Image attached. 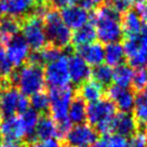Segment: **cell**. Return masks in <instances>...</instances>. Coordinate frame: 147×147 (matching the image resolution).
<instances>
[{
    "label": "cell",
    "mask_w": 147,
    "mask_h": 147,
    "mask_svg": "<svg viewBox=\"0 0 147 147\" xmlns=\"http://www.w3.org/2000/svg\"><path fill=\"white\" fill-rule=\"evenodd\" d=\"M92 24L95 28L96 38L106 45L119 42L123 35L121 26V14L107 5H101L92 16Z\"/></svg>",
    "instance_id": "6da1fadb"
},
{
    "label": "cell",
    "mask_w": 147,
    "mask_h": 147,
    "mask_svg": "<svg viewBox=\"0 0 147 147\" xmlns=\"http://www.w3.org/2000/svg\"><path fill=\"white\" fill-rule=\"evenodd\" d=\"M11 79L16 84L20 92L25 96H32L39 92H42L46 86L42 66L34 63L23 65L11 76Z\"/></svg>",
    "instance_id": "7a4b0ae2"
},
{
    "label": "cell",
    "mask_w": 147,
    "mask_h": 147,
    "mask_svg": "<svg viewBox=\"0 0 147 147\" xmlns=\"http://www.w3.org/2000/svg\"><path fill=\"white\" fill-rule=\"evenodd\" d=\"M116 115L117 108L108 98L100 100L87 106V120L103 135L113 132V123Z\"/></svg>",
    "instance_id": "3957f363"
},
{
    "label": "cell",
    "mask_w": 147,
    "mask_h": 147,
    "mask_svg": "<svg viewBox=\"0 0 147 147\" xmlns=\"http://www.w3.org/2000/svg\"><path fill=\"white\" fill-rule=\"evenodd\" d=\"M43 25L46 30L47 40L51 42V46L63 49L69 46L71 42L73 34L63 20L61 14L55 9H49L43 16Z\"/></svg>",
    "instance_id": "277c9868"
},
{
    "label": "cell",
    "mask_w": 147,
    "mask_h": 147,
    "mask_svg": "<svg viewBox=\"0 0 147 147\" xmlns=\"http://www.w3.org/2000/svg\"><path fill=\"white\" fill-rule=\"evenodd\" d=\"M49 109L51 111V118L56 123L68 119L69 106L74 100V89L70 86L63 88L50 89L49 92Z\"/></svg>",
    "instance_id": "5b68a950"
},
{
    "label": "cell",
    "mask_w": 147,
    "mask_h": 147,
    "mask_svg": "<svg viewBox=\"0 0 147 147\" xmlns=\"http://www.w3.org/2000/svg\"><path fill=\"white\" fill-rule=\"evenodd\" d=\"M23 38L32 50L40 51L47 45V36L43 20L36 14H30L25 18L21 26Z\"/></svg>",
    "instance_id": "8992f818"
},
{
    "label": "cell",
    "mask_w": 147,
    "mask_h": 147,
    "mask_svg": "<svg viewBox=\"0 0 147 147\" xmlns=\"http://www.w3.org/2000/svg\"><path fill=\"white\" fill-rule=\"evenodd\" d=\"M43 73L45 81L50 89L69 86L70 78L68 73V57L65 54H62L57 60L47 64Z\"/></svg>",
    "instance_id": "52a82bcc"
},
{
    "label": "cell",
    "mask_w": 147,
    "mask_h": 147,
    "mask_svg": "<svg viewBox=\"0 0 147 147\" xmlns=\"http://www.w3.org/2000/svg\"><path fill=\"white\" fill-rule=\"evenodd\" d=\"M30 108V103L27 96H25L18 89L9 88L2 94L1 100V114L3 117H11L16 114H23Z\"/></svg>",
    "instance_id": "ba28073f"
},
{
    "label": "cell",
    "mask_w": 147,
    "mask_h": 147,
    "mask_svg": "<svg viewBox=\"0 0 147 147\" xmlns=\"http://www.w3.org/2000/svg\"><path fill=\"white\" fill-rule=\"evenodd\" d=\"M122 46L132 68H147V42L143 41L138 35L127 38Z\"/></svg>",
    "instance_id": "9c48e42d"
},
{
    "label": "cell",
    "mask_w": 147,
    "mask_h": 147,
    "mask_svg": "<svg viewBox=\"0 0 147 147\" xmlns=\"http://www.w3.org/2000/svg\"><path fill=\"white\" fill-rule=\"evenodd\" d=\"M65 138L70 147H89L96 142L97 133L90 124L81 123L70 129Z\"/></svg>",
    "instance_id": "30bf717a"
},
{
    "label": "cell",
    "mask_w": 147,
    "mask_h": 147,
    "mask_svg": "<svg viewBox=\"0 0 147 147\" xmlns=\"http://www.w3.org/2000/svg\"><path fill=\"white\" fill-rule=\"evenodd\" d=\"M29 50L30 48L28 47L25 39L22 36L18 35L7 42L5 53L12 66L21 67L29 59V55H30Z\"/></svg>",
    "instance_id": "8fae6325"
},
{
    "label": "cell",
    "mask_w": 147,
    "mask_h": 147,
    "mask_svg": "<svg viewBox=\"0 0 147 147\" xmlns=\"http://www.w3.org/2000/svg\"><path fill=\"white\" fill-rule=\"evenodd\" d=\"M108 100L114 103L116 108L120 110V113H130L133 110L135 103V95L133 91L130 89H124L117 86H110L107 90Z\"/></svg>",
    "instance_id": "7c38bea8"
},
{
    "label": "cell",
    "mask_w": 147,
    "mask_h": 147,
    "mask_svg": "<svg viewBox=\"0 0 147 147\" xmlns=\"http://www.w3.org/2000/svg\"><path fill=\"white\" fill-rule=\"evenodd\" d=\"M60 14L65 25L69 29H75V30L88 24L90 20V15L87 10L82 9L80 5H76L64 8Z\"/></svg>",
    "instance_id": "4fadbf2b"
},
{
    "label": "cell",
    "mask_w": 147,
    "mask_h": 147,
    "mask_svg": "<svg viewBox=\"0 0 147 147\" xmlns=\"http://www.w3.org/2000/svg\"><path fill=\"white\" fill-rule=\"evenodd\" d=\"M68 73L70 81L75 84H82L91 77L92 70L90 66L76 54L68 57Z\"/></svg>",
    "instance_id": "5bb4252c"
},
{
    "label": "cell",
    "mask_w": 147,
    "mask_h": 147,
    "mask_svg": "<svg viewBox=\"0 0 147 147\" xmlns=\"http://www.w3.org/2000/svg\"><path fill=\"white\" fill-rule=\"evenodd\" d=\"M78 55L89 66L96 67L105 61V49L100 42H92L87 46L77 48Z\"/></svg>",
    "instance_id": "9a60e30c"
},
{
    "label": "cell",
    "mask_w": 147,
    "mask_h": 147,
    "mask_svg": "<svg viewBox=\"0 0 147 147\" xmlns=\"http://www.w3.org/2000/svg\"><path fill=\"white\" fill-rule=\"evenodd\" d=\"M35 5V0H0L2 12L14 18L26 16Z\"/></svg>",
    "instance_id": "2e32d148"
},
{
    "label": "cell",
    "mask_w": 147,
    "mask_h": 147,
    "mask_svg": "<svg viewBox=\"0 0 147 147\" xmlns=\"http://www.w3.org/2000/svg\"><path fill=\"white\" fill-rule=\"evenodd\" d=\"M0 127H1V133L8 141L18 142L26 136L18 116L5 117L3 120L0 122Z\"/></svg>",
    "instance_id": "e0dca14e"
},
{
    "label": "cell",
    "mask_w": 147,
    "mask_h": 147,
    "mask_svg": "<svg viewBox=\"0 0 147 147\" xmlns=\"http://www.w3.org/2000/svg\"><path fill=\"white\" fill-rule=\"evenodd\" d=\"M136 129L138 123L130 113H119L116 115L113 123V131L115 133L124 138H132L136 133Z\"/></svg>",
    "instance_id": "ac0fdd59"
},
{
    "label": "cell",
    "mask_w": 147,
    "mask_h": 147,
    "mask_svg": "<svg viewBox=\"0 0 147 147\" xmlns=\"http://www.w3.org/2000/svg\"><path fill=\"white\" fill-rule=\"evenodd\" d=\"M55 138H59V132H57L56 122L51 117H48V116L41 117L39 119V121H38L36 130L34 132L32 143L36 142V141L55 140Z\"/></svg>",
    "instance_id": "d6986e66"
},
{
    "label": "cell",
    "mask_w": 147,
    "mask_h": 147,
    "mask_svg": "<svg viewBox=\"0 0 147 147\" xmlns=\"http://www.w3.org/2000/svg\"><path fill=\"white\" fill-rule=\"evenodd\" d=\"M142 22L140 14L135 10H129L124 13L123 18H121V26L127 38L138 36L143 27Z\"/></svg>",
    "instance_id": "ffe728a7"
},
{
    "label": "cell",
    "mask_w": 147,
    "mask_h": 147,
    "mask_svg": "<svg viewBox=\"0 0 147 147\" xmlns=\"http://www.w3.org/2000/svg\"><path fill=\"white\" fill-rule=\"evenodd\" d=\"M79 94L83 101L91 104L102 100V96L104 94V89L103 86H101L95 80H88L81 84Z\"/></svg>",
    "instance_id": "44dd1931"
},
{
    "label": "cell",
    "mask_w": 147,
    "mask_h": 147,
    "mask_svg": "<svg viewBox=\"0 0 147 147\" xmlns=\"http://www.w3.org/2000/svg\"><path fill=\"white\" fill-rule=\"evenodd\" d=\"M21 29V23L18 18L5 16L0 18V40L1 42H8L12 38L18 35Z\"/></svg>",
    "instance_id": "7402d4cb"
},
{
    "label": "cell",
    "mask_w": 147,
    "mask_h": 147,
    "mask_svg": "<svg viewBox=\"0 0 147 147\" xmlns=\"http://www.w3.org/2000/svg\"><path fill=\"white\" fill-rule=\"evenodd\" d=\"M95 39H96L95 28L93 26V24L90 23L86 24L82 27L76 29L73 37H71V41L74 42L76 48L87 46L89 43L94 42Z\"/></svg>",
    "instance_id": "603a6c76"
},
{
    "label": "cell",
    "mask_w": 147,
    "mask_h": 147,
    "mask_svg": "<svg viewBox=\"0 0 147 147\" xmlns=\"http://www.w3.org/2000/svg\"><path fill=\"white\" fill-rule=\"evenodd\" d=\"M125 59L123 46L120 42H113L105 48V62L109 67L122 65Z\"/></svg>",
    "instance_id": "cb8c5ba5"
},
{
    "label": "cell",
    "mask_w": 147,
    "mask_h": 147,
    "mask_svg": "<svg viewBox=\"0 0 147 147\" xmlns=\"http://www.w3.org/2000/svg\"><path fill=\"white\" fill-rule=\"evenodd\" d=\"M134 70L130 65H119L115 67L113 73V81L117 87L129 89L132 84Z\"/></svg>",
    "instance_id": "d4e9b609"
},
{
    "label": "cell",
    "mask_w": 147,
    "mask_h": 147,
    "mask_svg": "<svg viewBox=\"0 0 147 147\" xmlns=\"http://www.w3.org/2000/svg\"><path fill=\"white\" fill-rule=\"evenodd\" d=\"M68 119L76 124H81L87 120V104L80 96L74 97L69 106Z\"/></svg>",
    "instance_id": "484cf974"
},
{
    "label": "cell",
    "mask_w": 147,
    "mask_h": 147,
    "mask_svg": "<svg viewBox=\"0 0 147 147\" xmlns=\"http://www.w3.org/2000/svg\"><path fill=\"white\" fill-rule=\"evenodd\" d=\"M18 117H20V120L22 122V125H23L24 132H25L26 138H28L29 142H32L34 132L36 130L38 121L40 119L39 113H37L36 110H34L32 108H29L26 111H24L23 114H21Z\"/></svg>",
    "instance_id": "4316f807"
},
{
    "label": "cell",
    "mask_w": 147,
    "mask_h": 147,
    "mask_svg": "<svg viewBox=\"0 0 147 147\" xmlns=\"http://www.w3.org/2000/svg\"><path fill=\"white\" fill-rule=\"evenodd\" d=\"M134 119L138 125L143 128H147V94L140 93L135 96L134 103Z\"/></svg>",
    "instance_id": "83f0119b"
},
{
    "label": "cell",
    "mask_w": 147,
    "mask_h": 147,
    "mask_svg": "<svg viewBox=\"0 0 147 147\" xmlns=\"http://www.w3.org/2000/svg\"><path fill=\"white\" fill-rule=\"evenodd\" d=\"M113 73H114V69L111 67H109L108 65L102 64L96 66L91 75H93V78L96 82L104 87V86H108L113 81Z\"/></svg>",
    "instance_id": "f1b7e54d"
},
{
    "label": "cell",
    "mask_w": 147,
    "mask_h": 147,
    "mask_svg": "<svg viewBox=\"0 0 147 147\" xmlns=\"http://www.w3.org/2000/svg\"><path fill=\"white\" fill-rule=\"evenodd\" d=\"M12 68L13 66L8 60L3 46L0 43V81L5 82L12 76Z\"/></svg>",
    "instance_id": "f546056e"
},
{
    "label": "cell",
    "mask_w": 147,
    "mask_h": 147,
    "mask_svg": "<svg viewBox=\"0 0 147 147\" xmlns=\"http://www.w3.org/2000/svg\"><path fill=\"white\" fill-rule=\"evenodd\" d=\"M30 106L34 110H36L37 113H43L49 108V95L45 92H39L35 95H32L30 98Z\"/></svg>",
    "instance_id": "4dcf8cb0"
},
{
    "label": "cell",
    "mask_w": 147,
    "mask_h": 147,
    "mask_svg": "<svg viewBox=\"0 0 147 147\" xmlns=\"http://www.w3.org/2000/svg\"><path fill=\"white\" fill-rule=\"evenodd\" d=\"M147 84V69L146 68H138L133 74L132 79V87L136 92H142L145 90Z\"/></svg>",
    "instance_id": "1f68e13d"
},
{
    "label": "cell",
    "mask_w": 147,
    "mask_h": 147,
    "mask_svg": "<svg viewBox=\"0 0 147 147\" xmlns=\"http://www.w3.org/2000/svg\"><path fill=\"white\" fill-rule=\"evenodd\" d=\"M106 147H128V140L117 133L107 134L103 136Z\"/></svg>",
    "instance_id": "d6a6232c"
},
{
    "label": "cell",
    "mask_w": 147,
    "mask_h": 147,
    "mask_svg": "<svg viewBox=\"0 0 147 147\" xmlns=\"http://www.w3.org/2000/svg\"><path fill=\"white\" fill-rule=\"evenodd\" d=\"M107 5L119 14L125 13L132 5V0H107Z\"/></svg>",
    "instance_id": "836d02e7"
},
{
    "label": "cell",
    "mask_w": 147,
    "mask_h": 147,
    "mask_svg": "<svg viewBox=\"0 0 147 147\" xmlns=\"http://www.w3.org/2000/svg\"><path fill=\"white\" fill-rule=\"evenodd\" d=\"M128 147H147V135L144 131L136 132L128 143Z\"/></svg>",
    "instance_id": "e575fe53"
},
{
    "label": "cell",
    "mask_w": 147,
    "mask_h": 147,
    "mask_svg": "<svg viewBox=\"0 0 147 147\" xmlns=\"http://www.w3.org/2000/svg\"><path fill=\"white\" fill-rule=\"evenodd\" d=\"M48 1V5H52L53 8H67L69 5H75L78 0H47Z\"/></svg>",
    "instance_id": "d590c367"
},
{
    "label": "cell",
    "mask_w": 147,
    "mask_h": 147,
    "mask_svg": "<svg viewBox=\"0 0 147 147\" xmlns=\"http://www.w3.org/2000/svg\"><path fill=\"white\" fill-rule=\"evenodd\" d=\"M59 144L56 140H42V141H36L32 144L30 147H57Z\"/></svg>",
    "instance_id": "8d00e7d4"
},
{
    "label": "cell",
    "mask_w": 147,
    "mask_h": 147,
    "mask_svg": "<svg viewBox=\"0 0 147 147\" xmlns=\"http://www.w3.org/2000/svg\"><path fill=\"white\" fill-rule=\"evenodd\" d=\"M79 5L82 9L87 10V11L93 9V7H94V5H93V2H92L91 0H79Z\"/></svg>",
    "instance_id": "74e56055"
},
{
    "label": "cell",
    "mask_w": 147,
    "mask_h": 147,
    "mask_svg": "<svg viewBox=\"0 0 147 147\" xmlns=\"http://www.w3.org/2000/svg\"><path fill=\"white\" fill-rule=\"evenodd\" d=\"M0 147H23L20 142H16V141H8L5 140V142L0 143Z\"/></svg>",
    "instance_id": "f35d334b"
},
{
    "label": "cell",
    "mask_w": 147,
    "mask_h": 147,
    "mask_svg": "<svg viewBox=\"0 0 147 147\" xmlns=\"http://www.w3.org/2000/svg\"><path fill=\"white\" fill-rule=\"evenodd\" d=\"M138 14L142 18V21H144L147 24V5H142V7H138Z\"/></svg>",
    "instance_id": "ab89813d"
},
{
    "label": "cell",
    "mask_w": 147,
    "mask_h": 147,
    "mask_svg": "<svg viewBox=\"0 0 147 147\" xmlns=\"http://www.w3.org/2000/svg\"><path fill=\"white\" fill-rule=\"evenodd\" d=\"M132 2H134L138 7H142V5H147V0H132Z\"/></svg>",
    "instance_id": "60d3db41"
},
{
    "label": "cell",
    "mask_w": 147,
    "mask_h": 147,
    "mask_svg": "<svg viewBox=\"0 0 147 147\" xmlns=\"http://www.w3.org/2000/svg\"><path fill=\"white\" fill-rule=\"evenodd\" d=\"M1 100H2V88H1V83H0V111H1Z\"/></svg>",
    "instance_id": "b9f144b4"
},
{
    "label": "cell",
    "mask_w": 147,
    "mask_h": 147,
    "mask_svg": "<svg viewBox=\"0 0 147 147\" xmlns=\"http://www.w3.org/2000/svg\"><path fill=\"white\" fill-rule=\"evenodd\" d=\"M91 1L93 2V5H98V3H101V2H103L104 0H91Z\"/></svg>",
    "instance_id": "7bdbcfd3"
},
{
    "label": "cell",
    "mask_w": 147,
    "mask_h": 147,
    "mask_svg": "<svg viewBox=\"0 0 147 147\" xmlns=\"http://www.w3.org/2000/svg\"><path fill=\"white\" fill-rule=\"evenodd\" d=\"M42 2H45V0H35V3L38 5V3H42Z\"/></svg>",
    "instance_id": "ee69618b"
},
{
    "label": "cell",
    "mask_w": 147,
    "mask_h": 147,
    "mask_svg": "<svg viewBox=\"0 0 147 147\" xmlns=\"http://www.w3.org/2000/svg\"><path fill=\"white\" fill-rule=\"evenodd\" d=\"M2 13H3V12H2V9H1V5H0V18H1V15H2Z\"/></svg>",
    "instance_id": "f6af8a7d"
},
{
    "label": "cell",
    "mask_w": 147,
    "mask_h": 147,
    "mask_svg": "<svg viewBox=\"0 0 147 147\" xmlns=\"http://www.w3.org/2000/svg\"><path fill=\"white\" fill-rule=\"evenodd\" d=\"M1 136H2V133H1V127H0V138H1Z\"/></svg>",
    "instance_id": "bcb514c9"
},
{
    "label": "cell",
    "mask_w": 147,
    "mask_h": 147,
    "mask_svg": "<svg viewBox=\"0 0 147 147\" xmlns=\"http://www.w3.org/2000/svg\"><path fill=\"white\" fill-rule=\"evenodd\" d=\"M145 90H146V94H147V84H146V88H145Z\"/></svg>",
    "instance_id": "7dc6e473"
},
{
    "label": "cell",
    "mask_w": 147,
    "mask_h": 147,
    "mask_svg": "<svg viewBox=\"0 0 147 147\" xmlns=\"http://www.w3.org/2000/svg\"><path fill=\"white\" fill-rule=\"evenodd\" d=\"M57 147H67V146H62V145H61V146H57Z\"/></svg>",
    "instance_id": "c3c4849f"
},
{
    "label": "cell",
    "mask_w": 147,
    "mask_h": 147,
    "mask_svg": "<svg viewBox=\"0 0 147 147\" xmlns=\"http://www.w3.org/2000/svg\"><path fill=\"white\" fill-rule=\"evenodd\" d=\"M145 133H146V135H147V128H146V132H145Z\"/></svg>",
    "instance_id": "681fc988"
}]
</instances>
